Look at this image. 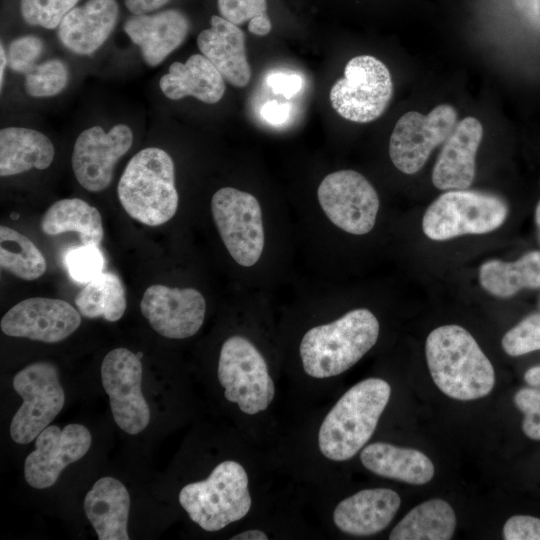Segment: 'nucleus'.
I'll list each match as a JSON object with an SVG mask.
<instances>
[{
	"label": "nucleus",
	"mask_w": 540,
	"mask_h": 540,
	"mask_svg": "<svg viewBox=\"0 0 540 540\" xmlns=\"http://www.w3.org/2000/svg\"><path fill=\"white\" fill-rule=\"evenodd\" d=\"M425 354L434 383L448 397L469 401L492 391L494 368L465 328L459 325L435 328L426 339Z\"/></svg>",
	"instance_id": "1"
},
{
	"label": "nucleus",
	"mask_w": 540,
	"mask_h": 540,
	"mask_svg": "<svg viewBox=\"0 0 540 540\" xmlns=\"http://www.w3.org/2000/svg\"><path fill=\"white\" fill-rule=\"evenodd\" d=\"M390 395V385L380 378L362 380L346 391L321 424V453L333 461L352 458L371 438Z\"/></svg>",
	"instance_id": "2"
},
{
	"label": "nucleus",
	"mask_w": 540,
	"mask_h": 540,
	"mask_svg": "<svg viewBox=\"0 0 540 540\" xmlns=\"http://www.w3.org/2000/svg\"><path fill=\"white\" fill-rule=\"evenodd\" d=\"M379 330L376 316L365 308L309 329L300 343L305 372L320 379L345 372L375 345Z\"/></svg>",
	"instance_id": "3"
},
{
	"label": "nucleus",
	"mask_w": 540,
	"mask_h": 540,
	"mask_svg": "<svg viewBox=\"0 0 540 540\" xmlns=\"http://www.w3.org/2000/svg\"><path fill=\"white\" fill-rule=\"evenodd\" d=\"M117 195L134 220L152 227L168 222L179 203L171 156L158 147L137 152L119 179Z\"/></svg>",
	"instance_id": "4"
},
{
	"label": "nucleus",
	"mask_w": 540,
	"mask_h": 540,
	"mask_svg": "<svg viewBox=\"0 0 540 540\" xmlns=\"http://www.w3.org/2000/svg\"><path fill=\"white\" fill-rule=\"evenodd\" d=\"M179 502L202 529L221 530L245 517L251 508L247 473L236 461L221 462L205 480L185 485Z\"/></svg>",
	"instance_id": "5"
},
{
	"label": "nucleus",
	"mask_w": 540,
	"mask_h": 540,
	"mask_svg": "<svg viewBox=\"0 0 540 540\" xmlns=\"http://www.w3.org/2000/svg\"><path fill=\"white\" fill-rule=\"evenodd\" d=\"M508 215L506 202L495 194L474 190H448L426 209L424 234L435 241L466 234H485L499 228Z\"/></svg>",
	"instance_id": "6"
},
{
	"label": "nucleus",
	"mask_w": 540,
	"mask_h": 540,
	"mask_svg": "<svg viewBox=\"0 0 540 540\" xmlns=\"http://www.w3.org/2000/svg\"><path fill=\"white\" fill-rule=\"evenodd\" d=\"M217 374L225 398L245 414L264 411L274 398L275 386L264 357L243 336H231L223 343Z\"/></svg>",
	"instance_id": "7"
},
{
	"label": "nucleus",
	"mask_w": 540,
	"mask_h": 540,
	"mask_svg": "<svg viewBox=\"0 0 540 540\" xmlns=\"http://www.w3.org/2000/svg\"><path fill=\"white\" fill-rule=\"evenodd\" d=\"M393 95V82L386 65L370 55L350 59L344 77L331 87L332 108L344 119L368 123L379 118Z\"/></svg>",
	"instance_id": "8"
},
{
	"label": "nucleus",
	"mask_w": 540,
	"mask_h": 540,
	"mask_svg": "<svg viewBox=\"0 0 540 540\" xmlns=\"http://www.w3.org/2000/svg\"><path fill=\"white\" fill-rule=\"evenodd\" d=\"M13 388L23 403L10 424V436L18 444H27L61 412L65 393L56 365L48 361L34 362L13 378Z\"/></svg>",
	"instance_id": "9"
},
{
	"label": "nucleus",
	"mask_w": 540,
	"mask_h": 540,
	"mask_svg": "<svg viewBox=\"0 0 540 540\" xmlns=\"http://www.w3.org/2000/svg\"><path fill=\"white\" fill-rule=\"evenodd\" d=\"M211 212L232 258L244 267L254 265L264 248L262 211L256 197L236 188L223 187L212 196Z\"/></svg>",
	"instance_id": "10"
},
{
	"label": "nucleus",
	"mask_w": 540,
	"mask_h": 540,
	"mask_svg": "<svg viewBox=\"0 0 540 540\" xmlns=\"http://www.w3.org/2000/svg\"><path fill=\"white\" fill-rule=\"evenodd\" d=\"M457 124V111L449 104L433 108L427 115L416 111L403 114L389 141V156L404 174L417 173L431 152L445 142Z\"/></svg>",
	"instance_id": "11"
},
{
	"label": "nucleus",
	"mask_w": 540,
	"mask_h": 540,
	"mask_svg": "<svg viewBox=\"0 0 540 540\" xmlns=\"http://www.w3.org/2000/svg\"><path fill=\"white\" fill-rule=\"evenodd\" d=\"M319 204L329 220L354 235L372 230L379 210V197L359 172L340 170L328 174L317 190Z\"/></svg>",
	"instance_id": "12"
},
{
	"label": "nucleus",
	"mask_w": 540,
	"mask_h": 540,
	"mask_svg": "<svg viewBox=\"0 0 540 540\" xmlns=\"http://www.w3.org/2000/svg\"><path fill=\"white\" fill-rule=\"evenodd\" d=\"M100 372L117 426L131 435L142 432L149 424L150 410L141 390L138 355L126 348L113 349L104 357Z\"/></svg>",
	"instance_id": "13"
},
{
	"label": "nucleus",
	"mask_w": 540,
	"mask_h": 540,
	"mask_svg": "<svg viewBox=\"0 0 540 540\" xmlns=\"http://www.w3.org/2000/svg\"><path fill=\"white\" fill-rule=\"evenodd\" d=\"M133 143L131 128L119 123L105 131L95 125L75 140L71 164L77 182L87 191L100 192L112 182L114 167Z\"/></svg>",
	"instance_id": "14"
},
{
	"label": "nucleus",
	"mask_w": 540,
	"mask_h": 540,
	"mask_svg": "<svg viewBox=\"0 0 540 540\" xmlns=\"http://www.w3.org/2000/svg\"><path fill=\"white\" fill-rule=\"evenodd\" d=\"M140 310L150 326L161 336L185 339L201 328L206 312L203 295L194 288L155 284L141 299Z\"/></svg>",
	"instance_id": "15"
},
{
	"label": "nucleus",
	"mask_w": 540,
	"mask_h": 540,
	"mask_svg": "<svg viewBox=\"0 0 540 540\" xmlns=\"http://www.w3.org/2000/svg\"><path fill=\"white\" fill-rule=\"evenodd\" d=\"M35 440V450L25 460L24 475L26 482L36 489L54 485L62 470L81 459L92 443L89 430L75 423L63 429L49 425Z\"/></svg>",
	"instance_id": "16"
},
{
	"label": "nucleus",
	"mask_w": 540,
	"mask_h": 540,
	"mask_svg": "<svg viewBox=\"0 0 540 540\" xmlns=\"http://www.w3.org/2000/svg\"><path fill=\"white\" fill-rule=\"evenodd\" d=\"M81 314L70 303L54 298L22 300L1 319L4 334L44 343H57L78 329Z\"/></svg>",
	"instance_id": "17"
},
{
	"label": "nucleus",
	"mask_w": 540,
	"mask_h": 540,
	"mask_svg": "<svg viewBox=\"0 0 540 540\" xmlns=\"http://www.w3.org/2000/svg\"><path fill=\"white\" fill-rule=\"evenodd\" d=\"M482 137V124L475 117L468 116L457 122L433 167L432 183L436 188L461 190L472 184Z\"/></svg>",
	"instance_id": "18"
},
{
	"label": "nucleus",
	"mask_w": 540,
	"mask_h": 540,
	"mask_svg": "<svg viewBox=\"0 0 540 540\" xmlns=\"http://www.w3.org/2000/svg\"><path fill=\"white\" fill-rule=\"evenodd\" d=\"M123 29L138 46L143 61L156 67L183 44L190 22L180 10L167 9L154 14H133Z\"/></svg>",
	"instance_id": "19"
},
{
	"label": "nucleus",
	"mask_w": 540,
	"mask_h": 540,
	"mask_svg": "<svg viewBox=\"0 0 540 540\" xmlns=\"http://www.w3.org/2000/svg\"><path fill=\"white\" fill-rule=\"evenodd\" d=\"M118 17L116 0H87L64 17L58 26V39L76 55H91L110 37Z\"/></svg>",
	"instance_id": "20"
},
{
	"label": "nucleus",
	"mask_w": 540,
	"mask_h": 540,
	"mask_svg": "<svg viewBox=\"0 0 540 540\" xmlns=\"http://www.w3.org/2000/svg\"><path fill=\"white\" fill-rule=\"evenodd\" d=\"M197 46L232 86L243 88L251 79V67L246 56L245 34L222 16L213 15L210 28L201 31Z\"/></svg>",
	"instance_id": "21"
},
{
	"label": "nucleus",
	"mask_w": 540,
	"mask_h": 540,
	"mask_svg": "<svg viewBox=\"0 0 540 540\" xmlns=\"http://www.w3.org/2000/svg\"><path fill=\"white\" fill-rule=\"evenodd\" d=\"M400 503V496L391 489H364L343 499L336 506L333 521L344 533L373 535L390 524Z\"/></svg>",
	"instance_id": "22"
},
{
	"label": "nucleus",
	"mask_w": 540,
	"mask_h": 540,
	"mask_svg": "<svg viewBox=\"0 0 540 540\" xmlns=\"http://www.w3.org/2000/svg\"><path fill=\"white\" fill-rule=\"evenodd\" d=\"M162 93L171 100L192 96L206 104L219 102L225 93V79L202 54L191 55L185 63L173 62L159 80Z\"/></svg>",
	"instance_id": "23"
},
{
	"label": "nucleus",
	"mask_w": 540,
	"mask_h": 540,
	"mask_svg": "<svg viewBox=\"0 0 540 540\" xmlns=\"http://www.w3.org/2000/svg\"><path fill=\"white\" fill-rule=\"evenodd\" d=\"M84 512L99 540H128L130 496L117 479L97 480L84 499Z\"/></svg>",
	"instance_id": "24"
},
{
	"label": "nucleus",
	"mask_w": 540,
	"mask_h": 540,
	"mask_svg": "<svg viewBox=\"0 0 540 540\" xmlns=\"http://www.w3.org/2000/svg\"><path fill=\"white\" fill-rule=\"evenodd\" d=\"M363 466L381 477L423 485L434 476L432 461L421 451L385 442L367 445L360 453Z\"/></svg>",
	"instance_id": "25"
},
{
	"label": "nucleus",
	"mask_w": 540,
	"mask_h": 540,
	"mask_svg": "<svg viewBox=\"0 0 540 540\" xmlns=\"http://www.w3.org/2000/svg\"><path fill=\"white\" fill-rule=\"evenodd\" d=\"M55 150L42 132L25 127H5L0 130V175L13 176L33 168L47 169Z\"/></svg>",
	"instance_id": "26"
},
{
	"label": "nucleus",
	"mask_w": 540,
	"mask_h": 540,
	"mask_svg": "<svg viewBox=\"0 0 540 540\" xmlns=\"http://www.w3.org/2000/svg\"><path fill=\"white\" fill-rule=\"evenodd\" d=\"M41 230L48 236L75 232L82 244L95 246L101 244L104 235L98 209L79 198L53 203L42 217Z\"/></svg>",
	"instance_id": "27"
},
{
	"label": "nucleus",
	"mask_w": 540,
	"mask_h": 540,
	"mask_svg": "<svg viewBox=\"0 0 540 540\" xmlns=\"http://www.w3.org/2000/svg\"><path fill=\"white\" fill-rule=\"evenodd\" d=\"M479 281L499 298H509L521 289L540 288V251L528 252L514 262L488 260L480 266Z\"/></svg>",
	"instance_id": "28"
},
{
	"label": "nucleus",
	"mask_w": 540,
	"mask_h": 540,
	"mask_svg": "<svg viewBox=\"0 0 540 540\" xmlns=\"http://www.w3.org/2000/svg\"><path fill=\"white\" fill-rule=\"evenodd\" d=\"M456 527L455 512L442 499L427 500L411 509L390 533V540H449Z\"/></svg>",
	"instance_id": "29"
},
{
	"label": "nucleus",
	"mask_w": 540,
	"mask_h": 540,
	"mask_svg": "<svg viewBox=\"0 0 540 540\" xmlns=\"http://www.w3.org/2000/svg\"><path fill=\"white\" fill-rule=\"evenodd\" d=\"M75 304L80 314L88 319L118 321L127 305L123 283L115 273L102 272L79 291Z\"/></svg>",
	"instance_id": "30"
},
{
	"label": "nucleus",
	"mask_w": 540,
	"mask_h": 540,
	"mask_svg": "<svg viewBox=\"0 0 540 540\" xmlns=\"http://www.w3.org/2000/svg\"><path fill=\"white\" fill-rule=\"evenodd\" d=\"M0 265L22 280H36L46 271V259L38 247L13 228L0 226Z\"/></svg>",
	"instance_id": "31"
},
{
	"label": "nucleus",
	"mask_w": 540,
	"mask_h": 540,
	"mask_svg": "<svg viewBox=\"0 0 540 540\" xmlns=\"http://www.w3.org/2000/svg\"><path fill=\"white\" fill-rule=\"evenodd\" d=\"M69 82V69L61 59H48L38 63L25 75V91L33 98L53 97L60 94Z\"/></svg>",
	"instance_id": "32"
},
{
	"label": "nucleus",
	"mask_w": 540,
	"mask_h": 540,
	"mask_svg": "<svg viewBox=\"0 0 540 540\" xmlns=\"http://www.w3.org/2000/svg\"><path fill=\"white\" fill-rule=\"evenodd\" d=\"M224 19L239 26L248 21V31L256 36H266L272 29L267 14V0H217Z\"/></svg>",
	"instance_id": "33"
},
{
	"label": "nucleus",
	"mask_w": 540,
	"mask_h": 540,
	"mask_svg": "<svg viewBox=\"0 0 540 540\" xmlns=\"http://www.w3.org/2000/svg\"><path fill=\"white\" fill-rule=\"evenodd\" d=\"M78 2L79 0H20V12L28 25L55 29Z\"/></svg>",
	"instance_id": "34"
},
{
	"label": "nucleus",
	"mask_w": 540,
	"mask_h": 540,
	"mask_svg": "<svg viewBox=\"0 0 540 540\" xmlns=\"http://www.w3.org/2000/svg\"><path fill=\"white\" fill-rule=\"evenodd\" d=\"M502 348L510 356L540 350V313L531 314L505 333Z\"/></svg>",
	"instance_id": "35"
},
{
	"label": "nucleus",
	"mask_w": 540,
	"mask_h": 540,
	"mask_svg": "<svg viewBox=\"0 0 540 540\" xmlns=\"http://www.w3.org/2000/svg\"><path fill=\"white\" fill-rule=\"evenodd\" d=\"M65 263L70 277L86 284L102 273L104 257L98 246L83 244L67 253Z\"/></svg>",
	"instance_id": "36"
},
{
	"label": "nucleus",
	"mask_w": 540,
	"mask_h": 540,
	"mask_svg": "<svg viewBox=\"0 0 540 540\" xmlns=\"http://www.w3.org/2000/svg\"><path fill=\"white\" fill-rule=\"evenodd\" d=\"M44 42L35 35H25L12 40L8 47V66L16 73L26 75L37 64L44 52Z\"/></svg>",
	"instance_id": "37"
},
{
	"label": "nucleus",
	"mask_w": 540,
	"mask_h": 540,
	"mask_svg": "<svg viewBox=\"0 0 540 540\" xmlns=\"http://www.w3.org/2000/svg\"><path fill=\"white\" fill-rule=\"evenodd\" d=\"M514 403L524 414L522 429L533 440H540V391L522 388L514 395Z\"/></svg>",
	"instance_id": "38"
},
{
	"label": "nucleus",
	"mask_w": 540,
	"mask_h": 540,
	"mask_svg": "<svg viewBox=\"0 0 540 540\" xmlns=\"http://www.w3.org/2000/svg\"><path fill=\"white\" fill-rule=\"evenodd\" d=\"M505 540H540V518L529 515L510 517L503 527Z\"/></svg>",
	"instance_id": "39"
},
{
	"label": "nucleus",
	"mask_w": 540,
	"mask_h": 540,
	"mask_svg": "<svg viewBox=\"0 0 540 540\" xmlns=\"http://www.w3.org/2000/svg\"><path fill=\"white\" fill-rule=\"evenodd\" d=\"M267 84L273 93L291 99L304 87V79L295 73L275 72L267 77Z\"/></svg>",
	"instance_id": "40"
},
{
	"label": "nucleus",
	"mask_w": 540,
	"mask_h": 540,
	"mask_svg": "<svg viewBox=\"0 0 540 540\" xmlns=\"http://www.w3.org/2000/svg\"><path fill=\"white\" fill-rule=\"evenodd\" d=\"M292 106L289 103L270 100L263 104L261 117L270 125L283 126L291 117Z\"/></svg>",
	"instance_id": "41"
},
{
	"label": "nucleus",
	"mask_w": 540,
	"mask_h": 540,
	"mask_svg": "<svg viewBox=\"0 0 540 540\" xmlns=\"http://www.w3.org/2000/svg\"><path fill=\"white\" fill-rule=\"evenodd\" d=\"M519 14L540 31V0H511Z\"/></svg>",
	"instance_id": "42"
},
{
	"label": "nucleus",
	"mask_w": 540,
	"mask_h": 540,
	"mask_svg": "<svg viewBox=\"0 0 540 540\" xmlns=\"http://www.w3.org/2000/svg\"><path fill=\"white\" fill-rule=\"evenodd\" d=\"M170 0H124L126 8L134 15L147 14L160 9Z\"/></svg>",
	"instance_id": "43"
},
{
	"label": "nucleus",
	"mask_w": 540,
	"mask_h": 540,
	"mask_svg": "<svg viewBox=\"0 0 540 540\" xmlns=\"http://www.w3.org/2000/svg\"><path fill=\"white\" fill-rule=\"evenodd\" d=\"M268 536L261 530L251 529L241 532L233 537L231 540H267Z\"/></svg>",
	"instance_id": "44"
},
{
	"label": "nucleus",
	"mask_w": 540,
	"mask_h": 540,
	"mask_svg": "<svg viewBox=\"0 0 540 540\" xmlns=\"http://www.w3.org/2000/svg\"><path fill=\"white\" fill-rule=\"evenodd\" d=\"M524 379L529 385L540 388V365L529 368Z\"/></svg>",
	"instance_id": "45"
},
{
	"label": "nucleus",
	"mask_w": 540,
	"mask_h": 540,
	"mask_svg": "<svg viewBox=\"0 0 540 540\" xmlns=\"http://www.w3.org/2000/svg\"><path fill=\"white\" fill-rule=\"evenodd\" d=\"M7 65H8L7 53L3 47V44H1L0 46V87H1V90L4 84V74H5Z\"/></svg>",
	"instance_id": "46"
},
{
	"label": "nucleus",
	"mask_w": 540,
	"mask_h": 540,
	"mask_svg": "<svg viewBox=\"0 0 540 540\" xmlns=\"http://www.w3.org/2000/svg\"><path fill=\"white\" fill-rule=\"evenodd\" d=\"M535 222H536V226L538 228V233L540 237V200L538 201L536 209H535Z\"/></svg>",
	"instance_id": "47"
}]
</instances>
